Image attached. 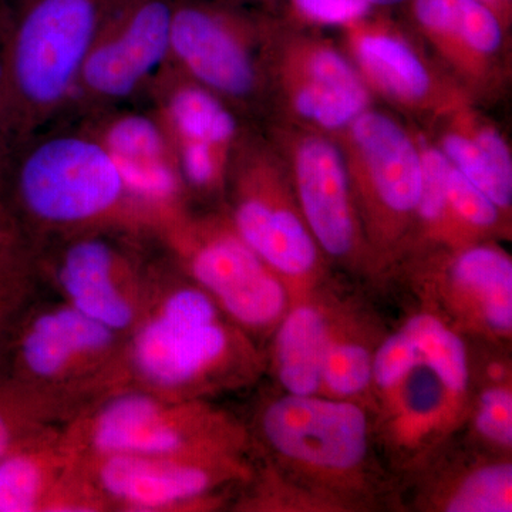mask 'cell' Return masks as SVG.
Segmentation results:
<instances>
[{"mask_svg": "<svg viewBox=\"0 0 512 512\" xmlns=\"http://www.w3.org/2000/svg\"><path fill=\"white\" fill-rule=\"evenodd\" d=\"M0 207L35 251L84 232L158 239L156 222L109 153L82 127L43 130L13 147L0 163Z\"/></svg>", "mask_w": 512, "mask_h": 512, "instance_id": "6da1fadb", "label": "cell"}, {"mask_svg": "<svg viewBox=\"0 0 512 512\" xmlns=\"http://www.w3.org/2000/svg\"><path fill=\"white\" fill-rule=\"evenodd\" d=\"M264 357L207 292L168 259L143 318L126 336L123 386L185 400H208L254 382Z\"/></svg>", "mask_w": 512, "mask_h": 512, "instance_id": "7a4b0ae2", "label": "cell"}, {"mask_svg": "<svg viewBox=\"0 0 512 512\" xmlns=\"http://www.w3.org/2000/svg\"><path fill=\"white\" fill-rule=\"evenodd\" d=\"M110 0H0L5 157L64 116Z\"/></svg>", "mask_w": 512, "mask_h": 512, "instance_id": "3957f363", "label": "cell"}, {"mask_svg": "<svg viewBox=\"0 0 512 512\" xmlns=\"http://www.w3.org/2000/svg\"><path fill=\"white\" fill-rule=\"evenodd\" d=\"M470 382L466 343L436 313H417L376 349L372 390L389 439L402 450L450 433L466 414Z\"/></svg>", "mask_w": 512, "mask_h": 512, "instance_id": "277c9868", "label": "cell"}, {"mask_svg": "<svg viewBox=\"0 0 512 512\" xmlns=\"http://www.w3.org/2000/svg\"><path fill=\"white\" fill-rule=\"evenodd\" d=\"M124 342L126 336L57 296L43 299L37 292L0 345V377L63 407L74 419L123 386Z\"/></svg>", "mask_w": 512, "mask_h": 512, "instance_id": "5b68a950", "label": "cell"}, {"mask_svg": "<svg viewBox=\"0 0 512 512\" xmlns=\"http://www.w3.org/2000/svg\"><path fill=\"white\" fill-rule=\"evenodd\" d=\"M77 454L244 458L247 430L208 400L119 386L89 404L63 429Z\"/></svg>", "mask_w": 512, "mask_h": 512, "instance_id": "8992f818", "label": "cell"}, {"mask_svg": "<svg viewBox=\"0 0 512 512\" xmlns=\"http://www.w3.org/2000/svg\"><path fill=\"white\" fill-rule=\"evenodd\" d=\"M158 241L168 259L251 338L274 333L295 301L288 285L239 237L227 215L187 211Z\"/></svg>", "mask_w": 512, "mask_h": 512, "instance_id": "52a82bcc", "label": "cell"}, {"mask_svg": "<svg viewBox=\"0 0 512 512\" xmlns=\"http://www.w3.org/2000/svg\"><path fill=\"white\" fill-rule=\"evenodd\" d=\"M235 232L291 289L306 295L322 271V251L303 220L275 147L241 137L225 191Z\"/></svg>", "mask_w": 512, "mask_h": 512, "instance_id": "ba28073f", "label": "cell"}, {"mask_svg": "<svg viewBox=\"0 0 512 512\" xmlns=\"http://www.w3.org/2000/svg\"><path fill=\"white\" fill-rule=\"evenodd\" d=\"M143 242L106 231L55 239L35 251L37 279L83 315L127 336L156 285L158 261L147 258Z\"/></svg>", "mask_w": 512, "mask_h": 512, "instance_id": "9c48e42d", "label": "cell"}, {"mask_svg": "<svg viewBox=\"0 0 512 512\" xmlns=\"http://www.w3.org/2000/svg\"><path fill=\"white\" fill-rule=\"evenodd\" d=\"M345 156L367 244L393 254L416 225L421 191L419 140L370 107L335 137Z\"/></svg>", "mask_w": 512, "mask_h": 512, "instance_id": "30bf717a", "label": "cell"}, {"mask_svg": "<svg viewBox=\"0 0 512 512\" xmlns=\"http://www.w3.org/2000/svg\"><path fill=\"white\" fill-rule=\"evenodd\" d=\"M268 23L227 3L175 0L167 64L228 106H251L268 86Z\"/></svg>", "mask_w": 512, "mask_h": 512, "instance_id": "8fae6325", "label": "cell"}, {"mask_svg": "<svg viewBox=\"0 0 512 512\" xmlns=\"http://www.w3.org/2000/svg\"><path fill=\"white\" fill-rule=\"evenodd\" d=\"M99 512H178L211 507L249 480L244 458L77 454Z\"/></svg>", "mask_w": 512, "mask_h": 512, "instance_id": "7c38bea8", "label": "cell"}, {"mask_svg": "<svg viewBox=\"0 0 512 512\" xmlns=\"http://www.w3.org/2000/svg\"><path fill=\"white\" fill-rule=\"evenodd\" d=\"M175 0H110L66 113L80 120L146 92L170 55Z\"/></svg>", "mask_w": 512, "mask_h": 512, "instance_id": "4fadbf2b", "label": "cell"}, {"mask_svg": "<svg viewBox=\"0 0 512 512\" xmlns=\"http://www.w3.org/2000/svg\"><path fill=\"white\" fill-rule=\"evenodd\" d=\"M258 430L279 461L325 483L356 480L370 454L369 416L350 400L285 393L261 410Z\"/></svg>", "mask_w": 512, "mask_h": 512, "instance_id": "5bb4252c", "label": "cell"}, {"mask_svg": "<svg viewBox=\"0 0 512 512\" xmlns=\"http://www.w3.org/2000/svg\"><path fill=\"white\" fill-rule=\"evenodd\" d=\"M266 73L282 106L309 130L336 137L372 107L355 64L320 37L278 36L268 25Z\"/></svg>", "mask_w": 512, "mask_h": 512, "instance_id": "9a60e30c", "label": "cell"}, {"mask_svg": "<svg viewBox=\"0 0 512 512\" xmlns=\"http://www.w3.org/2000/svg\"><path fill=\"white\" fill-rule=\"evenodd\" d=\"M151 111L163 127L188 195L224 192L242 133L234 109L170 64L153 77Z\"/></svg>", "mask_w": 512, "mask_h": 512, "instance_id": "2e32d148", "label": "cell"}, {"mask_svg": "<svg viewBox=\"0 0 512 512\" xmlns=\"http://www.w3.org/2000/svg\"><path fill=\"white\" fill-rule=\"evenodd\" d=\"M276 140L303 220L322 254L346 264L359 261L369 244L336 138L303 127L279 131Z\"/></svg>", "mask_w": 512, "mask_h": 512, "instance_id": "e0dca14e", "label": "cell"}, {"mask_svg": "<svg viewBox=\"0 0 512 512\" xmlns=\"http://www.w3.org/2000/svg\"><path fill=\"white\" fill-rule=\"evenodd\" d=\"M80 127L109 153L131 194L156 222L158 238L190 211L173 150L153 111L114 107L86 117Z\"/></svg>", "mask_w": 512, "mask_h": 512, "instance_id": "ac0fdd59", "label": "cell"}, {"mask_svg": "<svg viewBox=\"0 0 512 512\" xmlns=\"http://www.w3.org/2000/svg\"><path fill=\"white\" fill-rule=\"evenodd\" d=\"M349 59L369 90L394 106L433 116L466 100L454 84L444 83L420 50L390 23L363 18L345 26Z\"/></svg>", "mask_w": 512, "mask_h": 512, "instance_id": "d6986e66", "label": "cell"}, {"mask_svg": "<svg viewBox=\"0 0 512 512\" xmlns=\"http://www.w3.org/2000/svg\"><path fill=\"white\" fill-rule=\"evenodd\" d=\"M441 301L458 325L510 339L512 333V261L493 244L450 248L433 272Z\"/></svg>", "mask_w": 512, "mask_h": 512, "instance_id": "ffe728a7", "label": "cell"}, {"mask_svg": "<svg viewBox=\"0 0 512 512\" xmlns=\"http://www.w3.org/2000/svg\"><path fill=\"white\" fill-rule=\"evenodd\" d=\"M0 512H96L63 430L0 458Z\"/></svg>", "mask_w": 512, "mask_h": 512, "instance_id": "44dd1931", "label": "cell"}, {"mask_svg": "<svg viewBox=\"0 0 512 512\" xmlns=\"http://www.w3.org/2000/svg\"><path fill=\"white\" fill-rule=\"evenodd\" d=\"M417 28L471 87L495 80L507 26L480 0H412Z\"/></svg>", "mask_w": 512, "mask_h": 512, "instance_id": "7402d4cb", "label": "cell"}, {"mask_svg": "<svg viewBox=\"0 0 512 512\" xmlns=\"http://www.w3.org/2000/svg\"><path fill=\"white\" fill-rule=\"evenodd\" d=\"M434 117L439 133L433 143L507 217L512 207V156L503 134L468 99Z\"/></svg>", "mask_w": 512, "mask_h": 512, "instance_id": "603a6c76", "label": "cell"}, {"mask_svg": "<svg viewBox=\"0 0 512 512\" xmlns=\"http://www.w3.org/2000/svg\"><path fill=\"white\" fill-rule=\"evenodd\" d=\"M330 311L308 295L293 301L274 330L272 370L285 393L320 394Z\"/></svg>", "mask_w": 512, "mask_h": 512, "instance_id": "cb8c5ba5", "label": "cell"}, {"mask_svg": "<svg viewBox=\"0 0 512 512\" xmlns=\"http://www.w3.org/2000/svg\"><path fill=\"white\" fill-rule=\"evenodd\" d=\"M375 352L359 326L330 312L320 394L359 403L373 389Z\"/></svg>", "mask_w": 512, "mask_h": 512, "instance_id": "d4e9b609", "label": "cell"}, {"mask_svg": "<svg viewBox=\"0 0 512 512\" xmlns=\"http://www.w3.org/2000/svg\"><path fill=\"white\" fill-rule=\"evenodd\" d=\"M72 419L63 407L0 377V458L63 430Z\"/></svg>", "mask_w": 512, "mask_h": 512, "instance_id": "484cf974", "label": "cell"}, {"mask_svg": "<svg viewBox=\"0 0 512 512\" xmlns=\"http://www.w3.org/2000/svg\"><path fill=\"white\" fill-rule=\"evenodd\" d=\"M421 157V191L416 227L424 239L447 248L463 247L448 211L446 175L448 160L431 140L417 136Z\"/></svg>", "mask_w": 512, "mask_h": 512, "instance_id": "4316f807", "label": "cell"}, {"mask_svg": "<svg viewBox=\"0 0 512 512\" xmlns=\"http://www.w3.org/2000/svg\"><path fill=\"white\" fill-rule=\"evenodd\" d=\"M512 464L494 461L464 474L440 498L447 512H510L512 510Z\"/></svg>", "mask_w": 512, "mask_h": 512, "instance_id": "83f0119b", "label": "cell"}, {"mask_svg": "<svg viewBox=\"0 0 512 512\" xmlns=\"http://www.w3.org/2000/svg\"><path fill=\"white\" fill-rule=\"evenodd\" d=\"M448 211L460 237L461 244L468 245L500 227L505 215L480 188L467 180L448 161L446 175Z\"/></svg>", "mask_w": 512, "mask_h": 512, "instance_id": "f1b7e54d", "label": "cell"}, {"mask_svg": "<svg viewBox=\"0 0 512 512\" xmlns=\"http://www.w3.org/2000/svg\"><path fill=\"white\" fill-rule=\"evenodd\" d=\"M485 387L474 410V430L480 439L500 450L512 447V390L511 383L493 380Z\"/></svg>", "mask_w": 512, "mask_h": 512, "instance_id": "f546056e", "label": "cell"}, {"mask_svg": "<svg viewBox=\"0 0 512 512\" xmlns=\"http://www.w3.org/2000/svg\"><path fill=\"white\" fill-rule=\"evenodd\" d=\"M36 275L35 249L0 207V281Z\"/></svg>", "mask_w": 512, "mask_h": 512, "instance_id": "4dcf8cb0", "label": "cell"}, {"mask_svg": "<svg viewBox=\"0 0 512 512\" xmlns=\"http://www.w3.org/2000/svg\"><path fill=\"white\" fill-rule=\"evenodd\" d=\"M293 12L303 22L319 26H348L369 16L367 0H291Z\"/></svg>", "mask_w": 512, "mask_h": 512, "instance_id": "1f68e13d", "label": "cell"}, {"mask_svg": "<svg viewBox=\"0 0 512 512\" xmlns=\"http://www.w3.org/2000/svg\"><path fill=\"white\" fill-rule=\"evenodd\" d=\"M37 275L0 281V345L20 312L39 292Z\"/></svg>", "mask_w": 512, "mask_h": 512, "instance_id": "d6a6232c", "label": "cell"}, {"mask_svg": "<svg viewBox=\"0 0 512 512\" xmlns=\"http://www.w3.org/2000/svg\"><path fill=\"white\" fill-rule=\"evenodd\" d=\"M5 157V67H3V43L0 36V163Z\"/></svg>", "mask_w": 512, "mask_h": 512, "instance_id": "836d02e7", "label": "cell"}, {"mask_svg": "<svg viewBox=\"0 0 512 512\" xmlns=\"http://www.w3.org/2000/svg\"><path fill=\"white\" fill-rule=\"evenodd\" d=\"M403 2H407V0H367V3H369L372 8H375V6H394Z\"/></svg>", "mask_w": 512, "mask_h": 512, "instance_id": "e575fe53", "label": "cell"}]
</instances>
